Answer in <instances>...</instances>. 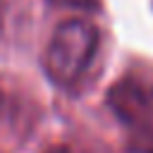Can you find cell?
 Here are the masks:
<instances>
[{
	"mask_svg": "<svg viewBox=\"0 0 153 153\" xmlns=\"http://www.w3.org/2000/svg\"><path fill=\"white\" fill-rule=\"evenodd\" d=\"M43 153H72L67 146H50L48 151H43Z\"/></svg>",
	"mask_w": 153,
	"mask_h": 153,
	"instance_id": "277c9868",
	"label": "cell"
},
{
	"mask_svg": "<svg viewBox=\"0 0 153 153\" xmlns=\"http://www.w3.org/2000/svg\"><path fill=\"white\" fill-rule=\"evenodd\" d=\"M110 110L148 143H153V76L124 74L108 91Z\"/></svg>",
	"mask_w": 153,
	"mask_h": 153,
	"instance_id": "7a4b0ae2",
	"label": "cell"
},
{
	"mask_svg": "<svg viewBox=\"0 0 153 153\" xmlns=\"http://www.w3.org/2000/svg\"><path fill=\"white\" fill-rule=\"evenodd\" d=\"M0 26H2V0H0Z\"/></svg>",
	"mask_w": 153,
	"mask_h": 153,
	"instance_id": "5b68a950",
	"label": "cell"
},
{
	"mask_svg": "<svg viewBox=\"0 0 153 153\" xmlns=\"http://www.w3.org/2000/svg\"><path fill=\"white\" fill-rule=\"evenodd\" d=\"M53 7H74V10H86L93 12L100 7V0H48Z\"/></svg>",
	"mask_w": 153,
	"mask_h": 153,
	"instance_id": "3957f363",
	"label": "cell"
},
{
	"mask_svg": "<svg viewBox=\"0 0 153 153\" xmlns=\"http://www.w3.org/2000/svg\"><path fill=\"white\" fill-rule=\"evenodd\" d=\"M0 103H2V86H0Z\"/></svg>",
	"mask_w": 153,
	"mask_h": 153,
	"instance_id": "8992f818",
	"label": "cell"
},
{
	"mask_svg": "<svg viewBox=\"0 0 153 153\" xmlns=\"http://www.w3.org/2000/svg\"><path fill=\"white\" fill-rule=\"evenodd\" d=\"M98 29L88 19H65L55 26L45 53L43 69L57 86H74L88 69L98 50Z\"/></svg>",
	"mask_w": 153,
	"mask_h": 153,
	"instance_id": "6da1fadb",
	"label": "cell"
}]
</instances>
